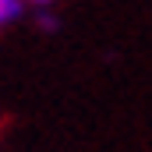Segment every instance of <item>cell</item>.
I'll list each match as a JSON object with an SVG mask.
<instances>
[{
	"instance_id": "1",
	"label": "cell",
	"mask_w": 152,
	"mask_h": 152,
	"mask_svg": "<svg viewBox=\"0 0 152 152\" xmlns=\"http://www.w3.org/2000/svg\"><path fill=\"white\" fill-rule=\"evenodd\" d=\"M25 11H28L25 0H0V32H7L11 25H18L25 18Z\"/></svg>"
},
{
	"instance_id": "2",
	"label": "cell",
	"mask_w": 152,
	"mask_h": 152,
	"mask_svg": "<svg viewBox=\"0 0 152 152\" xmlns=\"http://www.w3.org/2000/svg\"><path fill=\"white\" fill-rule=\"evenodd\" d=\"M25 4H28L32 11H39V7H57L60 0H25Z\"/></svg>"
}]
</instances>
